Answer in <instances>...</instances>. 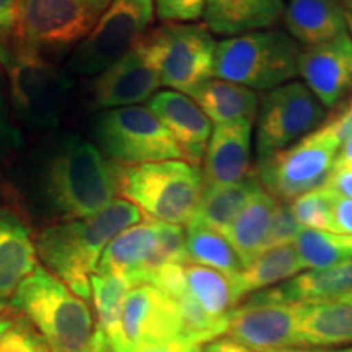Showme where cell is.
Returning a JSON list of instances; mask_svg holds the SVG:
<instances>
[{
	"instance_id": "4fadbf2b",
	"label": "cell",
	"mask_w": 352,
	"mask_h": 352,
	"mask_svg": "<svg viewBox=\"0 0 352 352\" xmlns=\"http://www.w3.org/2000/svg\"><path fill=\"white\" fill-rule=\"evenodd\" d=\"M160 85L158 47L152 32H148L127 54L100 74L94 90L95 107H138L151 100Z\"/></svg>"
},
{
	"instance_id": "d590c367",
	"label": "cell",
	"mask_w": 352,
	"mask_h": 352,
	"mask_svg": "<svg viewBox=\"0 0 352 352\" xmlns=\"http://www.w3.org/2000/svg\"><path fill=\"white\" fill-rule=\"evenodd\" d=\"M0 352H50L44 347L38 336L32 331H26L23 324L12 328L0 342Z\"/></svg>"
},
{
	"instance_id": "9a60e30c",
	"label": "cell",
	"mask_w": 352,
	"mask_h": 352,
	"mask_svg": "<svg viewBox=\"0 0 352 352\" xmlns=\"http://www.w3.org/2000/svg\"><path fill=\"white\" fill-rule=\"evenodd\" d=\"M298 303H290L259 292L228 315L227 333L256 352L296 346Z\"/></svg>"
},
{
	"instance_id": "ab89813d",
	"label": "cell",
	"mask_w": 352,
	"mask_h": 352,
	"mask_svg": "<svg viewBox=\"0 0 352 352\" xmlns=\"http://www.w3.org/2000/svg\"><path fill=\"white\" fill-rule=\"evenodd\" d=\"M201 352H253L248 347L240 344L239 341H235L233 338H217V340H212L206 342L204 346L201 347Z\"/></svg>"
},
{
	"instance_id": "4316f807",
	"label": "cell",
	"mask_w": 352,
	"mask_h": 352,
	"mask_svg": "<svg viewBox=\"0 0 352 352\" xmlns=\"http://www.w3.org/2000/svg\"><path fill=\"white\" fill-rule=\"evenodd\" d=\"M184 284L188 296L206 314L217 320H227L236 303L245 297L239 274L232 276L201 264H184Z\"/></svg>"
},
{
	"instance_id": "d6986e66",
	"label": "cell",
	"mask_w": 352,
	"mask_h": 352,
	"mask_svg": "<svg viewBox=\"0 0 352 352\" xmlns=\"http://www.w3.org/2000/svg\"><path fill=\"white\" fill-rule=\"evenodd\" d=\"M160 222L145 219L109 241L101 254L96 272L126 277L132 287L145 284L148 266L155 253Z\"/></svg>"
},
{
	"instance_id": "f6af8a7d",
	"label": "cell",
	"mask_w": 352,
	"mask_h": 352,
	"mask_svg": "<svg viewBox=\"0 0 352 352\" xmlns=\"http://www.w3.org/2000/svg\"><path fill=\"white\" fill-rule=\"evenodd\" d=\"M6 108H7V103H6V87H3V78H2V74H0V127L3 126V121H6Z\"/></svg>"
},
{
	"instance_id": "9c48e42d",
	"label": "cell",
	"mask_w": 352,
	"mask_h": 352,
	"mask_svg": "<svg viewBox=\"0 0 352 352\" xmlns=\"http://www.w3.org/2000/svg\"><path fill=\"white\" fill-rule=\"evenodd\" d=\"M155 0H111L90 34L77 44L67 69L78 76L107 70L148 33Z\"/></svg>"
},
{
	"instance_id": "7dc6e473",
	"label": "cell",
	"mask_w": 352,
	"mask_h": 352,
	"mask_svg": "<svg viewBox=\"0 0 352 352\" xmlns=\"http://www.w3.org/2000/svg\"><path fill=\"white\" fill-rule=\"evenodd\" d=\"M173 352H201V347L186 344V342H176Z\"/></svg>"
},
{
	"instance_id": "3957f363",
	"label": "cell",
	"mask_w": 352,
	"mask_h": 352,
	"mask_svg": "<svg viewBox=\"0 0 352 352\" xmlns=\"http://www.w3.org/2000/svg\"><path fill=\"white\" fill-rule=\"evenodd\" d=\"M44 182L52 204L70 219L98 214L120 192L118 166L77 134H65L56 145Z\"/></svg>"
},
{
	"instance_id": "277c9868",
	"label": "cell",
	"mask_w": 352,
	"mask_h": 352,
	"mask_svg": "<svg viewBox=\"0 0 352 352\" xmlns=\"http://www.w3.org/2000/svg\"><path fill=\"white\" fill-rule=\"evenodd\" d=\"M118 188L151 219L188 226L204 191V178L199 166L186 160H164L118 166Z\"/></svg>"
},
{
	"instance_id": "836d02e7",
	"label": "cell",
	"mask_w": 352,
	"mask_h": 352,
	"mask_svg": "<svg viewBox=\"0 0 352 352\" xmlns=\"http://www.w3.org/2000/svg\"><path fill=\"white\" fill-rule=\"evenodd\" d=\"M302 228L303 227L297 222L296 215H294L292 209H290V204H287V202H279L274 217H272L271 230L270 235H267L264 252L276 248V246L294 245V241H296L298 233L302 232Z\"/></svg>"
},
{
	"instance_id": "2e32d148",
	"label": "cell",
	"mask_w": 352,
	"mask_h": 352,
	"mask_svg": "<svg viewBox=\"0 0 352 352\" xmlns=\"http://www.w3.org/2000/svg\"><path fill=\"white\" fill-rule=\"evenodd\" d=\"M298 76L324 108H336L349 98L352 95V38L349 32L331 41L300 50Z\"/></svg>"
},
{
	"instance_id": "52a82bcc",
	"label": "cell",
	"mask_w": 352,
	"mask_h": 352,
	"mask_svg": "<svg viewBox=\"0 0 352 352\" xmlns=\"http://www.w3.org/2000/svg\"><path fill=\"white\" fill-rule=\"evenodd\" d=\"M340 147L341 140L328 121L298 142L259 162L254 171L271 196L279 202H292L323 186Z\"/></svg>"
},
{
	"instance_id": "681fc988",
	"label": "cell",
	"mask_w": 352,
	"mask_h": 352,
	"mask_svg": "<svg viewBox=\"0 0 352 352\" xmlns=\"http://www.w3.org/2000/svg\"><path fill=\"white\" fill-rule=\"evenodd\" d=\"M346 19H347V32H349L351 38H352V13L346 12Z\"/></svg>"
},
{
	"instance_id": "d6a6232c",
	"label": "cell",
	"mask_w": 352,
	"mask_h": 352,
	"mask_svg": "<svg viewBox=\"0 0 352 352\" xmlns=\"http://www.w3.org/2000/svg\"><path fill=\"white\" fill-rule=\"evenodd\" d=\"M334 195L323 186L290 202V209L303 228L333 232Z\"/></svg>"
},
{
	"instance_id": "8992f818",
	"label": "cell",
	"mask_w": 352,
	"mask_h": 352,
	"mask_svg": "<svg viewBox=\"0 0 352 352\" xmlns=\"http://www.w3.org/2000/svg\"><path fill=\"white\" fill-rule=\"evenodd\" d=\"M0 64L8 77L12 107L33 131L54 129L60 122L72 80L33 47L8 50L0 44Z\"/></svg>"
},
{
	"instance_id": "e575fe53",
	"label": "cell",
	"mask_w": 352,
	"mask_h": 352,
	"mask_svg": "<svg viewBox=\"0 0 352 352\" xmlns=\"http://www.w3.org/2000/svg\"><path fill=\"white\" fill-rule=\"evenodd\" d=\"M206 0H155L157 16L165 23H186L204 16Z\"/></svg>"
},
{
	"instance_id": "ac0fdd59",
	"label": "cell",
	"mask_w": 352,
	"mask_h": 352,
	"mask_svg": "<svg viewBox=\"0 0 352 352\" xmlns=\"http://www.w3.org/2000/svg\"><path fill=\"white\" fill-rule=\"evenodd\" d=\"M253 121L217 124L204 157V186H230L245 182L252 155Z\"/></svg>"
},
{
	"instance_id": "f35d334b",
	"label": "cell",
	"mask_w": 352,
	"mask_h": 352,
	"mask_svg": "<svg viewBox=\"0 0 352 352\" xmlns=\"http://www.w3.org/2000/svg\"><path fill=\"white\" fill-rule=\"evenodd\" d=\"M20 0H0V36L13 32Z\"/></svg>"
},
{
	"instance_id": "4dcf8cb0",
	"label": "cell",
	"mask_w": 352,
	"mask_h": 352,
	"mask_svg": "<svg viewBox=\"0 0 352 352\" xmlns=\"http://www.w3.org/2000/svg\"><path fill=\"white\" fill-rule=\"evenodd\" d=\"M184 248L188 263L212 267L232 276L243 271V264L227 236L212 228L189 223Z\"/></svg>"
},
{
	"instance_id": "7402d4cb",
	"label": "cell",
	"mask_w": 352,
	"mask_h": 352,
	"mask_svg": "<svg viewBox=\"0 0 352 352\" xmlns=\"http://www.w3.org/2000/svg\"><path fill=\"white\" fill-rule=\"evenodd\" d=\"M340 344H352V303L342 300L298 303L296 346Z\"/></svg>"
},
{
	"instance_id": "f1b7e54d",
	"label": "cell",
	"mask_w": 352,
	"mask_h": 352,
	"mask_svg": "<svg viewBox=\"0 0 352 352\" xmlns=\"http://www.w3.org/2000/svg\"><path fill=\"white\" fill-rule=\"evenodd\" d=\"M305 270L294 245L276 246L266 250L253 259L239 274V284L243 296L276 285Z\"/></svg>"
},
{
	"instance_id": "603a6c76",
	"label": "cell",
	"mask_w": 352,
	"mask_h": 352,
	"mask_svg": "<svg viewBox=\"0 0 352 352\" xmlns=\"http://www.w3.org/2000/svg\"><path fill=\"white\" fill-rule=\"evenodd\" d=\"M283 19L290 36L305 47L347 32L346 8L340 0H289Z\"/></svg>"
},
{
	"instance_id": "d4e9b609",
	"label": "cell",
	"mask_w": 352,
	"mask_h": 352,
	"mask_svg": "<svg viewBox=\"0 0 352 352\" xmlns=\"http://www.w3.org/2000/svg\"><path fill=\"white\" fill-rule=\"evenodd\" d=\"M277 204L279 201L274 196L259 188L226 233L243 267L264 252Z\"/></svg>"
},
{
	"instance_id": "7c38bea8",
	"label": "cell",
	"mask_w": 352,
	"mask_h": 352,
	"mask_svg": "<svg viewBox=\"0 0 352 352\" xmlns=\"http://www.w3.org/2000/svg\"><path fill=\"white\" fill-rule=\"evenodd\" d=\"M152 34L160 57L162 85L188 95L214 76L217 43L204 23H166Z\"/></svg>"
},
{
	"instance_id": "30bf717a",
	"label": "cell",
	"mask_w": 352,
	"mask_h": 352,
	"mask_svg": "<svg viewBox=\"0 0 352 352\" xmlns=\"http://www.w3.org/2000/svg\"><path fill=\"white\" fill-rule=\"evenodd\" d=\"M111 0H20L13 36L26 47H67L82 43Z\"/></svg>"
},
{
	"instance_id": "bcb514c9",
	"label": "cell",
	"mask_w": 352,
	"mask_h": 352,
	"mask_svg": "<svg viewBox=\"0 0 352 352\" xmlns=\"http://www.w3.org/2000/svg\"><path fill=\"white\" fill-rule=\"evenodd\" d=\"M176 342L173 344H153V346H145L140 347L135 352H173Z\"/></svg>"
},
{
	"instance_id": "ee69618b",
	"label": "cell",
	"mask_w": 352,
	"mask_h": 352,
	"mask_svg": "<svg viewBox=\"0 0 352 352\" xmlns=\"http://www.w3.org/2000/svg\"><path fill=\"white\" fill-rule=\"evenodd\" d=\"M270 352H352V346L347 347H283Z\"/></svg>"
},
{
	"instance_id": "6da1fadb",
	"label": "cell",
	"mask_w": 352,
	"mask_h": 352,
	"mask_svg": "<svg viewBox=\"0 0 352 352\" xmlns=\"http://www.w3.org/2000/svg\"><path fill=\"white\" fill-rule=\"evenodd\" d=\"M142 220L138 206L124 197L114 199L91 217L44 228L36 240L38 256L52 274L85 300L91 292V276L109 241Z\"/></svg>"
},
{
	"instance_id": "8fae6325",
	"label": "cell",
	"mask_w": 352,
	"mask_h": 352,
	"mask_svg": "<svg viewBox=\"0 0 352 352\" xmlns=\"http://www.w3.org/2000/svg\"><path fill=\"white\" fill-rule=\"evenodd\" d=\"M324 109L303 82L292 80L267 91L256 114V164L321 127Z\"/></svg>"
},
{
	"instance_id": "83f0119b",
	"label": "cell",
	"mask_w": 352,
	"mask_h": 352,
	"mask_svg": "<svg viewBox=\"0 0 352 352\" xmlns=\"http://www.w3.org/2000/svg\"><path fill=\"white\" fill-rule=\"evenodd\" d=\"M259 188H263V184L254 170L241 183L230 186H204L199 204L189 223L212 228L226 235L233 220Z\"/></svg>"
},
{
	"instance_id": "ffe728a7",
	"label": "cell",
	"mask_w": 352,
	"mask_h": 352,
	"mask_svg": "<svg viewBox=\"0 0 352 352\" xmlns=\"http://www.w3.org/2000/svg\"><path fill=\"white\" fill-rule=\"evenodd\" d=\"M36 270V245L28 227L12 214L0 209V314L8 310L20 284Z\"/></svg>"
},
{
	"instance_id": "ba28073f",
	"label": "cell",
	"mask_w": 352,
	"mask_h": 352,
	"mask_svg": "<svg viewBox=\"0 0 352 352\" xmlns=\"http://www.w3.org/2000/svg\"><path fill=\"white\" fill-rule=\"evenodd\" d=\"M96 139L118 166L184 160L164 122L144 107L114 108L101 114L96 121Z\"/></svg>"
},
{
	"instance_id": "8d00e7d4",
	"label": "cell",
	"mask_w": 352,
	"mask_h": 352,
	"mask_svg": "<svg viewBox=\"0 0 352 352\" xmlns=\"http://www.w3.org/2000/svg\"><path fill=\"white\" fill-rule=\"evenodd\" d=\"M324 189L333 192L334 196L352 199V168L347 166H334L331 173L323 184Z\"/></svg>"
},
{
	"instance_id": "44dd1931",
	"label": "cell",
	"mask_w": 352,
	"mask_h": 352,
	"mask_svg": "<svg viewBox=\"0 0 352 352\" xmlns=\"http://www.w3.org/2000/svg\"><path fill=\"white\" fill-rule=\"evenodd\" d=\"M284 10V0H206L204 25L214 34L240 36L271 30Z\"/></svg>"
},
{
	"instance_id": "e0dca14e",
	"label": "cell",
	"mask_w": 352,
	"mask_h": 352,
	"mask_svg": "<svg viewBox=\"0 0 352 352\" xmlns=\"http://www.w3.org/2000/svg\"><path fill=\"white\" fill-rule=\"evenodd\" d=\"M147 108L173 135L175 142L182 148L184 160L199 166L204 162L212 135V122L195 100L179 91L166 90L153 95L148 100Z\"/></svg>"
},
{
	"instance_id": "7bdbcfd3",
	"label": "cell",
	"mask_w": 352,
	"mask_h": 352,
	"mask_svg": "<svg viewBox=\"0 0 352 352\" xmlns=\"http://www.w3.org/2000/svg\"><path fill=\"white\" fill-rule=\"evenodd\" d=\"M87 352H116V349L100 329H95L94 340H91V344Z\"/></svg>"
},
{
	"instance_id": "5b68a950",
	"label": "cell",
	"mask_w": 352,
	"mask_h": 352,
	"mask_svg": "<svg viewBox=\"0 0 352 352\" xmlns=\"http://www.w3.org/2000/svg\"><path fill=\"white\" fill-rule=\"evenodd\" d=\"M300 47L280 30H261L217 43L214 76L250 90H272L298 76Z\"/></svg>"
},
{
	"instance_id": "c3c4849f",
	"label": "cell",
	"mask_w": 352,
	"mask_h": 352,
	"mask_svg": "<svg viewBox=\"0 0 352 352\" xmlns=\"http://www.w3.org/2000/svg\"><path fill=\"white\" fill-rule=\"evenodd\" d=\"M13 328V323L12 320L8 318H0V342H2L3 338H6V334L10 331V329Z\"/></svg>"
},
{
	"instance_id": "816d5d0a",
	"label": "cell",
	"mask_w": 352,
	"mask_h": 352,
	"mask_svg": "<svg viewBox=\"0 0 352 352\" xmlns=\"http://www.w3.org/2000/svg\"><path fill=\"white\" fill-rule=\"evenodd\" d=\"M338 300H342V302H347V303H352V290H349V292L344 294L341 298H338Z\"/></svg>"
},
{
	"instance_id": "60d3db41",
	"label": "cell",
	"mask_w": 352,
	"mask_h": 352,
	"mask_svg": "<svg viewBox=\"0 0 352 352\" xmlns=\"http://www.w3.org/2000/svg\"><path fill=\"white\" fill-rule=\"evenodd\" d=\"M329 122H331L334 132H336V135L340 138L342 144V140H346L352 134V100L349 107L342 109V114H338Z\"/></svg>"
},
{
	"instance_id": "7a4b0ae2",
	"label": "cell",
	"mask_w": 352,
	"mask_h": 352,
	"mask_svg": "<svg viewBox=\"0 0 352 352\" xmlns=\"http://www.w3.org/2000/svg\"><path fill=\"white\" fill-rule=\"evenodd\" d=\"M8 310L23 327L36 331L50 352H87L94 340V320L85 300L43 267L20 284Z\"/></svg>"
},
{
	"instance_id": "74e56055",
	"label": "cell",
	"mask_w": 352,
	"mask_h": 352,
	"mask_svg": "<svg viewBox=\"0 0 352 352\" xmlns=\"http://www.w3.org/2000/svg\"><path fill=\"white\" fill-rule=\"evenodd\" d=\"M333 232L342 233V235H352V199L334 196Z\"/></svg>"
},
{
	"instance_id": "cb8c5ba5",
	"label": "cell",
	"mask_w": 352,
	"mask_h": 352,
	"mask_svg": "<svg viewBox=\"0 0 352 352\" xmlns=\"http://www.w3.org/2000/svg\"><path fill=\"white\" fill-rule=\"evenodd\" d=\"M188 96L195 100L215 126L236 121H254L259 108L256 91L220 78H209L189 91Z\"/></svg>"
},
{
	"instance_id": "484cf974",
	"label": "cell",
	"mask_w": 352,
	"mask_h": 352,
	"mask_svg": "<svg viewBox=\"0 0 352 352\" xmlns=\"http://www.w3.org/2000/svg\"><path fill=\"white\" fill-rule=\"evenodd\" d=\"M349 290H352V259L324 270L300 272L279 287L264 292L290 303H316L338 300Z\"/></svg>"
},
{
	"instance_id": "f907efd6",
	"label": "cell",
	"mask_w": 352,
	"mask_h": 352,
	"mask_svg": "<svg viewBox=\"0 0 352 352\" xmlns=\"http://www.w3.org/2000/svg\"><path fill=\"white\" fill-rule=\"evenodd\" d=\"M340 2L342 3V7L346 8V12L352 13V0H340Z\"/></svg>"
},
{
	"instance_id": "5bb4252c",
	"label": "cell",
	"mask_w": 352,
	"mask_h": 352,
	"mask_svg": "<svg viewBox=\"0 0 352 352\" xmlns=\"http://www.w3.org/2000/svg\"><path fill=\"white\" fill-rule=\"evenodd\" d=\"M121 352L153 344H173L182 338V315L175 300L151 284L127 292L121 314Z\"/></svg>"
},
{
	"instance_id": "1f68e13d",
	"label": "cell",
	"mask_w": 352,
	"mask_h": 352,
	"mask_svg": "<svg viewBox=\"0 0 352 352\" xmlns=\"http://www.w3.org/2000/svg\"><path fill=\"white\" fill-rule=\"evenodd\" d=\"M294 248L305 270H324L352 259V235L302 228Z\"/></svg>"
},
{
	"instance_id": "b9f144b4",
	"label": "cell",
	"mask_w": 352,
	"mask_h": 352,
	"mask_svg": "<svg viewBox=\"0 0 352 352\" xmlns=\"http://www.w3.org/2000/svg\"><path fill=\"white\" fill-rule=\"evenodd\" d=\"M334 166H347V168H352V134L346 140H342L340 151H338Z\"/></svg>"
},
{
	"instance_id": "f546056e",
	"label": "cell",
	"mask_w": 352,
	"mask_h": 352,
	"mask_svg": "<svg viewBox=\"0 0 352 352\" xmlns=\"http://www.w3.org/2000/svg\"><path fill=\"white\" fill-rule=\"evenodd\" d=\"M90 284L96 318H98L96 329H100L108 338L116 352H121V314L126 296L132 285L126 277L118 274H100V272H95L91 276Z\"/></svg>"
}]
</instances>
